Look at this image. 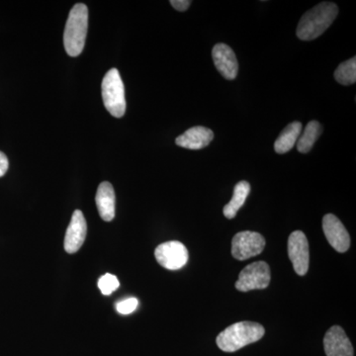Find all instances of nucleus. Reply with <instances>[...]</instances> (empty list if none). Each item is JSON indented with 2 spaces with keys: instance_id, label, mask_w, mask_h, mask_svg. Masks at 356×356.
<instances>
[{
  "instance_id": "nucleus-10",
  "label": "nucleus",
  "mask_w": 356,
  "mask_h": 356,
  "mask_svg": "<svg viewBox=\"0 0 356 356\" xmlns=\"http://www.w3.org/2000/svg\"><path fill=\"white\" fill-rule=\"evenodd\" d=\"M88 233V224L81 210H76L72 214V220L65 236V250L69 254H76L83 247Z\"/></svg>"
},
{
  "instance_id": "nucleus-3",
  "label": "nucleus",
  "mask_w": 356,
  "mask_h": 356,
  "mask_svg": "<svg viewBox=\"0 0 356 356\" xmlns=\"http://www.w3.org/2000/svg\"><path fill=\"white\" fill-rule=\"evenodd\" d=\"M88 30V6L77 3L70 10L64 33L65 51L70 57H77L83 53Z\"/></svg>"
},
{
  "instance_id": "nucleus-9",
  "label": "nucleus",
  "mask_w": 356,
  "mask_h": 356,
  "mask_svg": "<svg viewBox=\"0 0 356 356\" xmlns=\"http://www.w3.org/2000/svg\"><path fill=\"white\" fill-rule=\"evenodd\" d=\"M323 229L327 242L337 252H348L350 247V236L343 222L332 214H327L323 219Z\"/></svg>"
},
{
  "instance_id": "nucleus-21",
  "label": "nucleus",
  "mask_w": 356,
  "mask_h": 356,
  "mask_svg": "<svg viewBox=\"0 0 356 356\" xmlns=\"http://www.w3.org/2000/svg\"><path fill=\"white\" fill-rule=\"evenodd\" d=\"M192 2L191 0H172L170 4H172L173 8L177 9L178 11H186L191 6Z\"/></svg>"
},
{
  "instance_id": "nucleus-22",
  "label": "nucleus",
  "mask_w": 356,
  "mask_h": 356,
  "mask_svg": "<svg viewBox=\"0 0 356 356\" xmlns=\"http://www.w3.org/2000/svg\"><path fill=\"white\" fill-rule=\"evenodd\" d=\"M9 168V161L8 159L6 156V154L0 152V177H3L4 175L7 172Z\"/></svg>"
},
{
  "instance_id": "nucleus-13",
  "label": "nucleus",
  "mask_w": 356,
  "mask_h": 356,
  "mask_svg": "<svg viewBox=\"0 0 356 356\" xmlns=\"http://www.w3.org/2000/svg\"><path fill=\"white\" fill-rule=\"evenodd\" d=\"M214 139V133L210 129L203 126H196L185 131L182 135L178 136L175 144L178 147L188 149H204Z\"/></svg>"
},
{
  "instance_id": "nucleus-20",
  "label": "nucleus",
  "mask_w": 356,
  "mask_h": 356,
  "mask_svg": "<svg viewBox=\"0 0 356 356\" xmlns=\"http://www.w3.org/2000/svg\"><path fill=\"white\" fill-rule=\"evenodd\" d=\"M138 305H139L138 299L131 297V298L119 302L116 305V309L122 315H129V314L133 313L138 308Z\"/></svg>"
},
{
  "instance_id": "nucleus-7",
  "label": "nucleus",
  "mask_w": 356,
  "mask_h": 356,
  "mask_svg": "<svg viewBox=\"0 0 356 356\" xmlns=\"http://www.w3.org/2000/svg\"><path fill=\"white\" fill-rule=\"evenodd\" d=\"M154 257L161 266L170 270L182 268L188 261V250L184 243L172 241L159 245Z\"/></svg>"
},
{
  "instance_id": "nucleus-19",
  "label": "nucleus",
  "mask_w": 356,
  "mask_h": 356,
  "mask_svg": "<svg viewBox=\"0 0 356 356\" xmlns=\"http://www.w3.org/2000/svg\"><path fill=\"white\" fill-rule=\"evenodd\" d=\"M119 285H120V283H119L118 278L113 275V274H104L98 280V287H99L100 291H102L103 295H106V296L116 291L118 289Z\"/></svg>"
},
{
  "instance_id": "nucleus-2",
  "label": "nucleus",
  "mask_w": 356,
  "mask_h": 356,
  "mask_svg": "<svg viewBox=\"0 0 356 356\" xmlns=\"http://www.w3.org/2000/svg\"><path fill=\"white\" fill-rule=\"evenodd\" d=\"M266 334L261 325L254 322H238L229 325L217 337L218 348L225 353H235L248 344L257 343Z\"/></svg>"
},
{
  "instance_id": "nucleus-17",
  "label": "nucleus",
  "mask_w": 356,
  "mask_h": 356,
  "mask_svg": "<svg viewBox=\"0 0 356 356\" xmlns=\"http://www.w3.org/2000/svg\"><path fill=\"white\" fill-rule=\"evenodd\" d=\"M322 134V126L317 121L309 122L303 134L300 135L297 140V149L302 154H307L311 151L316 140Z\"/></svg>"
},
{
  "instance_id": "nucleus-11",
  "label": "nucleus",
  "mask_w": 356,
  "mask_h": 356,
  "mask_svg": "<svg viewBox=\"0 0 356 356\" xmlns=\"http://www.w3.org/2000/svg\"><path fill=\"white\" fill-rule=\"evenodd\" d=\"M213 60L218 72L229 81H233L238 76V64L236 54L231 47L226 44H215L212 51Z\"/></svg>"
},
{
  "instance_id": "nucleus-15",
  "label": "nucleus",
  "mask_w": 356,
  "mask_h": 356,
  "mask_svg": "<svg viewBox=\"0 0 356 356\" xmlns=\"http://www.w3.org/2000/svg\"><path fill=\"white\" fill-rule=\"evenodd\" d=\"M303 126L300 122H293L289 124L284 130L281 132L280 137L275 140L274 149L276 153L282 154L287 153L292 147L295 146L301 135Z\"/></svg>"
},
{
  "instance_id": "nucleus-12",
  "label": "nucleus",
  "mask_w": 356,
  "mask_h": 356,
  "mask_svg": "<svg viewBox=\"0 0 356 356\" xmlns=\"http://www.w3.org/2000/svg\"><path fill=\"white\" fill-rule=\"evenodd\" d=\"M324 348L327 356H353V344L339 325H334L325 334Z\"/></svg>"
},
{
  "instance_id": "nucleus-5",
  "label": "nucleus",
  "mask_w": 356,
  "mask_h": 356,
  "mask_svg": "<svg viewBox=\"0 0 356 356\" xmlns=\"http://www.w3.org/2000/svg\"><path fill=\"white\" fill-rule=\"evenodd\" d=\"M270 268L266 261L254 262L241 271L236 288L241 292L266 289L270 283Z\"/></svg>"
},
{
  "instance_id": "nucleus-14",
  "label": "nucleus",
  "mask_w": 356,
  "mask_h": 356,
  "mask_svg": "<svg viewBox=\"0 0 356 356\" xmlns=\"http://www.w3.org/2000/svg\"><path fill=\"white\" fill-rule=\"evenodd\" d=\"M96 206L103 221L110 222L115 218V191L110 182L104 181L96 192Z\"/></svg>"
},
{
  "instance_id": "nucleus-18",
  "label": "nucleus",
  "mask_w": 356,
  "mask_h": 356,
  "mask_svg": "<svg viewBox=\"0 0 356 356\" xmlns=\"http://www.w3.org/2000/svg\"><path fill=\"white\" fill-rule=\"evenodd\" d=\"M334 79L343 86H351L356 81V58L341 63L334 72Z\"/></svg>"
},
{
  "instance_id": "nucleus-4",
  "label": "nucleus",
  "mask_w": 356,
  "mask_h": 356,
  "mask_svg": "<svg viewBox=\"0 0 356 356\" xmlns=\"http://www.w3.org/2000/svg\"><path fill=\"white\" fill-rule=\"evenodd\" d=\"M102 88L105 108L112 116L122 118L126 112L125 88L118 70H110L105 74Z\"/></svg>"
},
{
  "instance_id": "nucleus-6",
  "label": "nucleus",
  "mask_w": 356,
  "mask_h": 356,
  "mask_svg": "<svg viewBox=\"0 0 356 356\" xmlns=\"http://www.w3.org/2000/svg\"><path fill=\"white\" fill-rule=\"evenodd\" d=\"M264 248L266 238L255 232H240L232 241V254L238 261H247L257 257L261 254Z\"/></svg>"
},
{
  "instance_id": "nucleus-16",
  "label": "nucleus",
  "mask_w": 356,
  "mask_h": 356,
  "mask_svg": "<svg viewBox=\"0 0 356 356\" xmlns=\"http://www.w3.org/2000/svg\"><path fill=\"white\" fill-rule=\"evenodd\" d=\"M250 192V185L248 181H240L236 184L234 189L233 197L231 201L224 207L222 213L227 219H234L236 213L243 207L245 200H247L248 194Z\"/></svg>"
},
{
  "instance_id": "nucleus-1",
  "label": "nucleus",
  "mask_w": 356,
  "mask_h": 356,
  "mask_svg": "<svg viewBox=\"0 0 356 356\" xmlns=\"http://www.w3.org/2000/svg\"><path fill=\"white\" fill-rule=\"evenodd\" d=\"M337 14L339 8L337 4L321 2L302 16L297 27V36L302 41L317 39L332 24Z\"/></svg>"
},
{
  "instance_id": "nucleus-8",
  "label": "nucleus",
  "mask_w": 356,
  "mask_h": 356,
  "mask_svg": "<svg viewBox=\"0 0 356 356\" xmlns=\"http://www.w3.org/2000/svg\"><path fill=\"white\" fill-rule=\"evenodd\" d=\"M288 255L291 261L295 273L304 276L308 273L310 254L309 243L303 232H293L288 238Z\"/></svg>"
}]
</instances>
